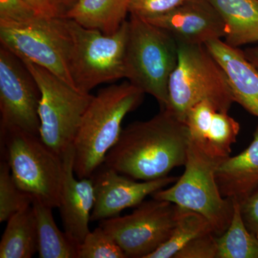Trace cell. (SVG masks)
I'll list each match as a JSON object with an SVG mask.
<instances>
[{"mask_svg":"<svg viewBox=\"0 0 258 258\" xmlns=\"http://www.w3.org/2000/svg\"><path fill=\"white\" fill-rule=\"evenodd\" d=\"M1 152L9 164L17 185L36 201L52 208L58 207L63 158L40 138L20 130L1 132Z\"/></svg>","mask_w":258,"mask_h":258,"instance_id":"obj_6","label":"cell"},{"mask_svg":"<svg viewBox=\"0 0 258 258\" xmlns=\"http://www.w3.org/2000/svg\"><path fill=\"white\" fill-rule=\"evenodd\" d=\"M40 98L38 85L23 61L1 45L0 131L20 130L40 135Z\"/></svg>","mask_w":258,"mask_h":258,"instance_id":"obj_11","label":"cell"},{"mask_svg":"<svg viewBox=\"0 0 258 258\" xmlns=\"http://www.w3.org/2000/svg\"><path fill=\"white\" fill-rule=\"evenodd\" d=\"M224 160L190 141L182 175L169 187L151 196L203 215L220 237L228 228L234 214L233 200L222 196L216 180L217 168Z\"/></svg>","mask_w":258,"mask_h":258,"instance_id":"obj_4","label":"cell"},{"mask_svg":"<svg viewBox=\"0 0 258 258\" xmlns=\"http://www.w3.org/2000/svg\"><path fill=\"white\" fill-rule=\"evenodd\" d=\"M131 0H77L62 18L70 19L107 35L116 32L125 21Z\"/></svg>","mask_w":258,"mask_h":258,"instance_id":"obj_19","label":"cell"},{"mask_svg":"<svg viewBox=\"0 0 258 258\" xmlns=\"http://www.w3.org/2000/svg\"><path fill=\"white\" fill-rule=\"evenodd\" d=\"M208 233L215 232L205 217L181 208L177 222L169 238L147 258H174L180 249L194 239Z\"/></svg>","mask_w":258,"mask_h":258,"instance_id":"obj_22","label":"cell"},{"mask_svg":"<svg viewBox=\"0 0 258 258\" xmlns=\"http://www.w3.org/2000/svg\"><path fill=\"white\" fill-rule=\"evenodd\" d=\"M144 93L129 81L102 88L83 115L74 144L79 179L91 178L116 144L125 115L140 106Z\"/></svg>","mask_w":258,"mask_h":258,"instance_id":"obj_2","label":"cell"},{"mask_svg":"<svg viewBox=\"0 0 258 258\" xmlns=\"http://www.w3.org/2000/svg\"><path fill=\"white\" fill-rule=\"evenodd\" d=\"M222 196L242 203L258 188V124L248 147L222 161L216 171Z\"/></svg>","mask_w":258,"mask_h":258,"instance_id":"obj_17","label":"cell"},{"mask_svg":"<svg viewBox=\"0 0 258 258\" xmlns=\"http://www.w3.org/2000/svg\"><path fill=\"white\" fill-rule=\"evenodd\" d=\"M217 258H258V236L247 230L237 202L234 201L230 225L225 233L217 237Z\"/></svg>","mask_w":258,"mask_h":258,"instance_id":"obj_23","label":"cell"},{"mask_svg":"<svg viewBox=\"0 0 258 258\" xmlns=\"http://www.w3.org/2000/svg\"><path fill=\"white\" fill-rule=\"evenodd\" d=\"M74 145L62 155L63 178L58 207L64 232L77 245L91 231L89 223L95 202L92 178L75 177Z\"/></svg>","mask_w":258,"mask_h":258,"instance_id":"obj_14","label":"cell"},{"mask_svg":"<svg viewBox=\"0 0 258 258\" xmlns=\"http://www.w3.org/2000/svg\"><path fill=\"white\" fill-rule=\"evenodd\" d=\"M246 57L258 70V47L247 48L244 51Z\"/></svg>","mask_w":258,"mask_h":258,"instance_id":"obj_31","label":"cell"},{"mask_svg":"<svg viewBox=\"0 0 258 258\" xmlns=\"http://www.w3.org/2000/svg\"><path fill=\"white\" fill-rule=\"evenodd\" d=\"M1 242L0 257L30 258L37 252L36 217L32 205L10 217Z\"/></svg>","mask_w":258,"mask_h":258,"instance_id":"obj_20","label":"cell"},{"mask_svg":"<svg viewBox=\"0 0 258 258\" xmlns=\"http://www.w3.org/2000/svg\"><path fill=\"white\" fill-rule=\"evenodd\" d=\"M67 23L71 37L69 71L76 89L90 93L103 83L125 79L128 20L111 35L70 19Z\"/></svg>","mask_w":258,"mask_h":258,"instance_id":"obj_7","label":"cell"},{"mask_svg":"<svg viewBox=\"0 0 258 258\" xmlns=\"http://www.w3.org/2000/svg\"><path fill=\"white\" fill-rule=\"evenodd\" d=\"M78 258H127L121 247L101 225L90 232L79 247Z\"/></svg>","mask_w":258,"mask_h":258,"instance_id":"obj_25","label":"cell"},{"mask_svg":"<svg viewBox=\"0 0 258 258\" xmlns=\"http://www.w3.org/2000/svg\"><path fill=\"white\" fill-rule=\"evenodd\" d=\"M189 142L185 122L161 109L151 119L123 129L103 164L138 181L161 179L184 166Z\"/></svg>","mask_w":258,"mask_h":258,"instance_id":"obj_1","label":"cell"},{"mask_svg":"<svg viewBox=\"0 0 258 258\" xmlns=\"http://www.w3.org/2000/svg\"><path fill=\"white\" fill-rule=\"evenodd\" d=\"M146 20L165 30L177 43L205 45L225 38L227 33L221 15L208 0H189Z\"/></svg>","mask_w":258,"mask_h":258,"instance_id":"obj_13","label":"cell"},{"mask_svg":"<svg viewBox=\"0 0 258 258\" xmlns=\"http://www.w3.org/2000/svg\"><path fill=\"white\" fill-rule=\"evenodd\" d=\"M39 17L25 0H0V20L26 23Z\"/></svg>","mask_w":258,"mask_h":258,"instance_id":"obj_28","label":"cell"},{"mask_svg":"<svg viewBox=\"0 0 258 258\" xmlns=\"http://www.w3.org/2000/svg\"><path fill=\"white\" fill-rule=\"evenodd\" d=\"M227 28L226 43L239 47L258 42V0H208Z\"/></svg>","mask_w":258,"mask_h":258,"instance_id":"obj_18","label":"cell"},{"mask_svg":"<svg viewBox=\"0 0 258 258\" xmlns=\"http://www.w3.org/2000/svg\"><path fill=\"white\" fill-rule=\"evenodd\" d=\"M76 1H77V0H57L59 8H60V9L62 17L66 11H68L71 7L74 6Z\"/></svg>","mask_w":258,"mask_h":258,"instance_id":"obj_32","label":"cell"},{"mask_svg":"<svg viewBox=\"0 0 258 258\" xmlns=\"http://www.w3.org/2000/svg\"><path fill=\"white\" fill-rule=\"evenodd\" d=\"M185 123L191 142L214 157H230L231 147L240 133V123L228 114L219 111L210 103L200 102L188 111Z\"/></svg>","mask_w":258,"mask_h":258,"instance_id":"obj_15","label":"cell"},{"mask_svg":"<svg viewBox=\"0 0 258 258\" xmlns=\"http://www.w3.org/2000/svg\"><path fill=\"white\" fill-rule=\"evenodd\" d=\"M189 0H131L129 13L144 20L165 14Z\"/></svg>","mask_w":258,"mask_h":258,"instance_id":"obj_26","label":"cell"},{"mask_svg":"<svg viewBox=\"0 0 258 258\" xmlns=\"http://www.w3.org/2000/svg\"><path fill=\"white\" fill-rule=\"evenodd\" d=\"M91 178L95 202L91 220L101 222L119 216L125 209L138 206L149 195L170 186L179 177L168 176L152 181H138L103 164Z\"/></svg>","mask_w":258,"mask_h":258,"instance_id":"obj_12","label":"cell"},{"mask_svg":"<svg viewBox=\"0 0 258 258\" xmlns=\"http://www.w3.org/2000/svg\"><path fill=\"white\" fill-rule=\"evenodd\" d=\"M217 237L215 233L199 236L180 249L174 258H217Z\"/></svg>","mask_w":258,"mask_h":258,"instance_id":"obj_27","label":"cell"},{"mask_svg":"<svg viewBox=\"0 0 258 258\" xmlns=\"http://www.w3.org/2000/svg\"><path fill=\"white\" fill-rule=\"evenodd\" d=\"M37 222L40 258H78L79 245L70 240L56 225L50 207L32 202Z\"/></svg>","mask_w":258,"mask_h":258,"instance_id":"obj_21","label":"cell"},{"mask_svg":"<svg viewBox=\"0 0 258 258\" xmlns=\"http://www.w3.org/2000/svg\"><path fill=\"white\" fill-rule=\"evenodd\" d=\"M181 208L164 200L144 201L130 215L100 222L127 257L147 258L170 237Z\"/></svg>","mask_w":258,"mask_h":258,"instance_id":"obj_10","label":"cell"},{"mask_svg":"<svg viewBox=\"0 0 258 258\" xmlns=\"http://www.w3.org/2000/svg\"><path fill=\"white\" fill-rule=\"evenodd\" d=\"M41 18H62L57 0H25Z\"/></svg>","mask_w":258,"mask_h":258,"instance_id":"obj_30","label":"cell"},{"mask_svg":"<svg viewBox=\"0 0 258 258\" xmlns=\"http://www.w3.org/2000/svg\"><path fill=\"white\" fill-rule=\"evenodd\" d=\"M205 46L223 69L235 103L258 118V70L244 51L222 40Z\"/></svg>","mask_w":258,"mask_h":258,"instance_id":"obj_16","label":"cell"},{"mask_svg":"<svg viewBox=\"0 0 258 258\" xmlns=\"http://www.w3.org/2000/svg\"><path fill=\"white\" fill-rule=\"evenodd\" d=\"M0 41L22 60L48 70L75 88L69 67L71 37L67 19L39 17L26 23L0 20Z\"/></svg>","mask_w":258,"mask_h":258,"instance_id":"obj_9","label":"cell"},{"mask_svg":"<svg viewBox=\"0 0 258 258\" xmlns=\"http://www.w3.org/2000/svg\"><path fill=\"white\" fill-rule=\"evenodd\" d=\"M239 204L244 225L249 232L258 236V188Z\"/></svg>","mask_w":258,"mask_h":258,"instance_id":"obj_29","label":"cell"},{"mask_svg":"<svg viewBox=\"0 0 258 258\" xmlns=\"http://www.w3.org/2000/svg\"><path fill=\"white\" fill-rule=\"evenodd\" d=\"M125 60V79L151 95L165 109L168 85L178 60V43L153 24L131 15Z\"/></svg>","mask_w":258,"mask_h":258,"instance_id":"obj_5","label":"cell"},{"mask_svg":"<svg viewBox=\"0 0 258 258\" xmlns=\"http://www.w3.org/2000/svg\"><path fill=\"white\" fill-rule=\"evenodd\" d=\"M32 205V199L17 185L12 176L8 161L0 163V222Z\"/></svg>","mask_w":258,"mask_h":258,"instance_id":"obj_24","label":"cell"},{"mask_svg":"<svg viewBox=\"0 0 258 258\" xmlns=\"http://www.w3.org/2000/svg\"><path fill=\"white\" fill-rule=\"evenodd\" d=\"M22 60L35 78L41 93L38 111L40 138L62 157L74 144L93 96L81 92L38 64Z\"/></svg>","mask_w":258,"mask_h":258,"instance_id":"obj_8","label":"cell"},{"mask_svg":"<svg viewBox=\"0 0 258 258\" xmlns=\"http://www.w3.org/2000/svg\"><path fill=\"white\" fill-rule=\"evenodd\" d=\"M210 101L228 112L235 103L227 76L205 45L178 43V60L168 85L165 109L185 122L195 105Z\"/></svg>","mask_w":258,"mask_h":258,"instance_id":"obj_3","label":"cell"}]
</instances>
